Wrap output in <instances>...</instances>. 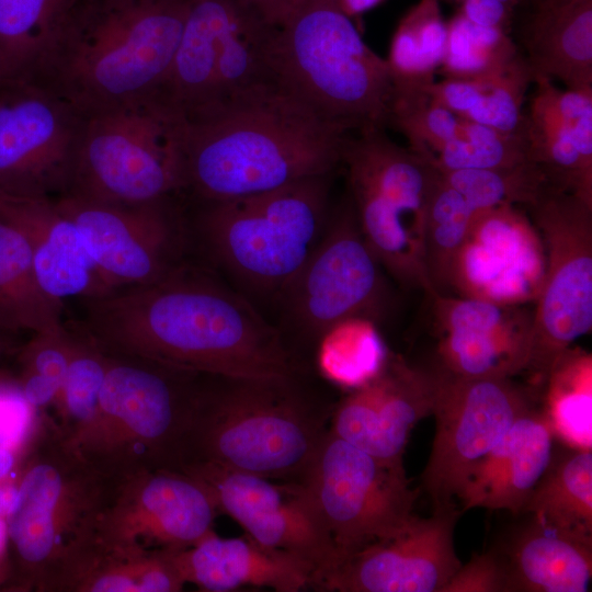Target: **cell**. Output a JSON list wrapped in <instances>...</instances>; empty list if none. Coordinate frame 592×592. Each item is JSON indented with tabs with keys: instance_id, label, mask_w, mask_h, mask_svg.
I'll return each instance as SVG.
<instances>
[{
	"instance_id": "1",
	"label": "cell",
	"mask_w": 592,
	"mask_h": 592,
	"mask_svg": "<svg viewBox=\"0 0 592 592\" xmlns=\"http://www.w3.org/2000/svg\"><path fill=\"white\" fill-rule=\"evenodd\" d=\"M86 335L110 354L244 378L306 375L282 332L241 295L183 266L88 299Z\"/></svg>"
},
{
	"instance_id": "2",
	"label": "cell",
	"mask_w": 592,
	"mask_h": 592,
	"mask_svg": "<svg viewBox=\"0 0 592 592\" xmlns=\"http://www.w3.org/2000/svg\"><path fill=\"white\" fill-rule=\"evenodd\" d=\"M349 134L275 82L262 84L185 119L184 190L218 202L332 174Z\"/></svg>"
},
{
	"instance_id": "3",
	"label": "cell",
	"mask_w": 592,
	"mask_h": 592,
	"mask_svg": "<svg viewBox=\"0 0 592 592\" xmlns=\"http://www.w3.org/2000/svg\"><path fill=\"white\" fill-rule=\"evenodd\" d=\"M305 377L198 373L180 467L207 463L273 480H300L330 430L335 406Z\"/></svg>"
},
{
	"instance_id": "4",
	"label": "cell",
	"mask_w": 592,
	"mask_h": 592,
	"mask_svg": "<svg viewBox=\"0 0 592 592\" xmlns=\"http://www.w3.org/2000/svg\"><path fill=\"white\" fill-rule=\"evenodd\" d=\"M191 0H77L36 79L84 116L151 94Z\"/></svg>"
},
{
	"instance_id": "5",
	"label": "cell",
	"mask_w": 592,
	"mask_h": 592,
	"mask_svg": "<svg viewBox=\"0 0 592 592\" xmlns=\"http://www.w3.org/2000/svg\"><path fill=\"white\" fill-rule=\"evenodd\" d=\"M273 81L348 133L384 129L395 83L386 58L363 41L335 0H303L275 26Z\"/></svg>"
},
{
	"instance_id": "6",
	"label": "cell",
	"mask_w": 592,
	"mask_h": 592,
	"mask_svg": "<svg viewBox=\"0 0 592 592\" xmlns=\"http://www.w3.org/2000/svg\"><path fill=\"white\" fill-rule=\"evenodd\" d=\"M113 482L47 422L5 515L16 588L50 592L58 576L94 539Z\"/></svg>"
},
{
	"instance_id": "7",
	"label": "cell",
	"mask_w": 592,
	"mask_h": 592,
	"mask_svg": "<svg viewBox=\"0 0 592 592\" xmlns=\"http://www.w3.org/2000/svg\"><path fill=\"white\" fill-rule=\"evenodd\" d=\"M106 354L96 410L65 439L112 481L145 470H179L198 373Z\"/></svg>"
},
{
	"instance_id": "8",
	"label": "cell",
	"mask_w": 592,
	"mask_h": 592,
	"mask_svg": "<svg viewBox=\"0 0 592 592\" xmlns=\"http://www.w3.org/2000/svg\"><path fill=\"white\" fill-rule=\"evenodd\" d=\"M184 136V117L156 93L89 114L64 195L112 205L171 198L185 186Z\"/></svg>"
},
{
	"instance_id": "9",
	"label": "cell",
	"mask_w": 592,
	"mask_h": 592,
	"mask_svg": "<svg viewBox=\"0 0 592 592\" xmlns=\"http://www.w3.org/2000/svg\"><path fill=\"white\" fill-rule=\"evenodd\" d=\"M331 174L218 202H204L201 230L216 260L259 294L280 295L318 244Z\"/></svg>"
},
{
	"instance_id": "10",
	"label": "cell",
	"mask_w": 592,
	"mask_h": 592,
	"mask_svg": "<svg viewBox=\"0 0 592 592\" xmlns=\"http://www.w3.org/2000/svg\"><path fill=\"white\" fill-rule=\"evenodd\" d=\"M340 164L362 235L382 267L405 287L435 293L425 267L424 228L437 169L384 129L349 134Z\"/></svg>"
},
{
	"instance_id": "11",
	"label": "cell",
	"mask_w": 592,
	"mask_h": 592,
	"mask_svg": "<svg viewBox=\"0 0 592 592\" xmlns=\"http://www.w3.org/2000/svg\"><path fill=\"white\" fill-rule=\"evenodd\" d=\"M546 253L526 371L546 379L558 357L592 328V205L555 187L527 206Z\"/></svg>"
},
{
	"instance_id": "12",
	"label": "cell",
	"mask_w": 592,
	"mask_h": 592,
	"mask_svg": "<svg viewBox=\"0 0 592 592\" xmlns=\"http://www.w3.org/2000/svg\"><path fill=\"white\" fill-rule=\"evenodd\" d=\"M300 481L331 535L339 563L401 530L414 515L420 493L410 487L403 465L382 460L331 430Z\"/></svg>"
},
{
	"instance_id": "13",
	"label": "cell",
	"mask_w": 592,
	"mask_h": 592,
	"mask_svg": "<svg viewBox=\"0 0 592 592\" xmlns=\"http://www.w3.org/2000/svg\"><path fill=\"white\" fill-rule=\"evenodd\" d=\"M382 265L366 243L348 198L332 216L298 274L278 295L292 328L317 343L352 317L374 320L385 293Z\"/></svg>"
},
{
	"instance_id": "14",
	"label": "cell",
	"mask_w": 592,
	"mask_h": 592,
	"mask_svg": "<svg viewBox=\"0 0 592 592\" xmlns=\"http://www.w3.org/2000/svg\"><path fill=\"white\" fill-rule=\"evenodd\" d=\"M436 373L435 434L421 475L433 509L454 503L471 468L532 409L511 378H459Z\"/></svg>"
},
{
	"instance_id": "15",
	"label": "cell",
	"mask_w": 592,
	"mask_h": 592,
	"mask_svg": "<svg viewBox=\"0 0 592 592\" xmlns=\"http://www.w3.org/2000/svg\"><path fill=\"white\" fill-rule=\"evenodd\" d=\"M203 482L219 512L235 520L255 543L291 555L315 572L314 588L338 566L339 555L309 491L300 480H281L207 463L180 467Z\"/></svg>"
},
{
	"instance_id": "16",
	"label": "cell",
	"mask_w": 592,
	"mask_h": 592,
	"mask_svg": "<svg viewBox=\"0 0 592 592\" xmlns=\"http://www.w3.org/2000/svg\"><path fill=\"white\" fill-rule=\"evenodd\" d=\"M218 513L210 491L191 475L145 470L113 482L94 540L129 554L177 553L210 533Z\"/></svg>"
},
{
	"instance_id": "17",
	"label": "cell",
	"mask_w": 592,
	"mask_h": 592,
	"mask_svg": "<svg viewBox=\"0 0 592 592\" xmlns=\"http://www.w3.org/2000/svg\"><path fill=\"white\" fill-rule=\"evenodd\" d=\"M84 115L45 87L0 86V189L59 197L67 193Z\"/></svg>"
},
{
	"instance_id": "18",
	"label": "cell",
	"mask_w": 592,
	"mask_h": 592,
	"mask_svg": "<svg viewBox=\"0 0 592 592\" xmlns=\"http://www.w3.org/2000/svg\"><path fill=\"white\" fill-rule=\"evenodd\" d=\"M171 200L112 205L70 195L55 198L77 226L109 292L155 282L179 266L181 225Z\"/></svg>"
},
{
	"instance_id": "19",
	"label": "cell",
	"mask_w": 592,
	"mask_h": 592,
	"mask_svg": "<svg viewBox=\"0 0 592 592\" xmlns=\"http://www.w3.org/2000/svg\"><path fill=\"white\" fill-rule=\"evenodd\" d=\"M546 253L532 219L516 205L478 210L455 254L447 291L502 305L535 303L545 278Z\"/></svg>"
},
{
	"instance_id": "20",
	"label": "cell",
	"mask_w": 592,
	"mask_h": 592,
	"mask_svg": "<svg viewBox=\"0 0 592 592\" xmlns=\"http://www.w3.org/2000/svg\"><path fill=\"white\" fill-rule=\"evenodd\" d=\"M455 503L413 515L395 534L349 555L318 584L319 591L443 592L463 565L454 544Z\"/></svg>"
},
{
	"instance_id": "21",
	"label": "cell",
	"mask_w": 592,
	"mask_h": 592,
	"mask_svg": "<svg viewBox=\"0 0 592 592\" xmlns=\"http://www.w3.org/2000/svg\"><path fill=\"white\" fill-rule=\"evenodd\" d=\"M440 367L459 378H512L526 371L534 310L477 298L429 294Z\"/></svg>"
},
{
	"instance_id": "22",
	"label": "cell",
	"mask_w": 592,
	"mask_h": 592,
	"mask_svg": "<svg viewBox=\"0 0 592 592\" xmlns=\"http://www.w3.org/2000/svg\"><path fill=\"white\" fill-rule=\"evenodd\" d=\"M436 373L387 356L380 371L334 406L330 430L371 455L403 465L412 428L432 415Z\"/></svg>"
},
{
	"instance_id": "23",
	"label": "cell",
	"mask_w": 592,
	"mask_h": 592,
	"mask_svg": "<svg viewBox=\"0 0 592 592\" xmlns=\"http://www.w3.org/2000/svg\"><path fill=\"white\" fill-rule=\"evenodd\" d=\"M525 113L530 159L555 189L592 204V88H557L534 77Z\"/></svg>"
},
{
	"instance_id": "24",
	"label": "cell",
	"mask_w": 592,
	"mask_h": 592,
	"mask_svg": "<svg viewBox=\"0 0 592 592\" xmlns=\"http://www.w3.org/2000/svg\"><path fill=\"white\" fill-rule=\"evenodd\" d=\"M0 218L14 226L30 244L38 284L62 306L64 299H93L109 293L75 223L55 198L22 195L0 189Z\"/></svg>"
},
{
	"instance_id": "25",
	"label": "cell",
	"mask_w": 592,
	"mask_h": 592,
	"mask_svg": "<svg viewBox=\"0 0 592 592\" xmlns=\"http://www.w3.org/2000/svg\"><path fill=\"white\" fill-rule=\"evenodd\" d=\"M544 412L530 409L468 473L456 498L463 511L483 508L520 514L554 455Z\"/></svg>"
},
{
	"instance_id": "26",
	"label": "cell",
	"mask_w": 592,
	"mask_h": 592,
	"mask_svg": "<svg viewBox=\"0 0 592 592\" xmlns=\"http://www.w3.org/2000/svg\"><path fill=\"white\" fill-rule=\"evenodd\" d=\"M184 583L207 592H229L243 587L298 592L314 588L315 572L306 562L269 549L248 535L221 538L214 531L195 545L170 553Z\"/></svg>"
},
{
	"instance_id": "27",
	"label": "cell",
	"mask_w": 592,
	"mask_h": 592,
	"mask_svg": "<svg viewBox=\"0 0 592 592\" xmlns=\"http://www.w3.org/2000/svg\"><path fill=\"white\" fill-rule=\"evenodd\" d=\"M249 5L243 0H191L170 69L155 92L187 119L207 107L223 43Z\"/></svg>"
},
{
	"instance_id": "28",
	"label": "cell",
	"mask_w": 592,
	"mask_h": 592,
	"mask_svg": "<svg viewBox=\"0 0 592 592\" xmlns=\"http://www.w3.org/2000/svg\"><path fill=\"white\" fill-rule=\"evenodd\" d=\"M511 592H587L592 535L545 525L534 517L498 549Z\"/></svg>"
},
{
	"instance_id": "29",
	"label": "cell",
	"mask_w": 592,
	"mask_h": 592,
	"mask_svg": "<svg viewBox=\"0 0 592 592\" xmlns=\"http://www.w3.org/2000/svg\"><path fill=\"white\" fill-rule=\"evenodd\" d=\"M524 42L533 78L557 79L568 89L592 88V0L536 7Z\"/></svg>"
},
{
	"instance_id": "30",
	"label": "cell",
	"mask_w": 592,
	"mask_h": 592,
	"mask_svg": "<svg viewBox=\"0 0 592 592\" xmlns=\"http://www.w3.org/2000/svg\"><path fill=\"white\" fill-rule=\"evenodd\" d=\"M184 584L170 553L129 554L93 539L58 576L50 592H178Z\"/></svg>"
},
{
	"instance_id": "31",
	"label": "cell",
	"mask_w": 592,
	"mask_h": 592,
	"mask_svg": "<svg viewBox=\"0 0 592 592\" xmlns=\"http://www.w3.org/2000/svg\"><path fill=\"white\" fill-rule=\"evenodd\" d=\"M77 0H0V80L33 82Z\"/></svg>"
},
{
	"instance_id": "32",
	"label": "cell",
	"mask_w": 592,
	"mask_h": 592,
	"mask_svg": "<svg viewBox=\"0 0 592 592\" xmlns=\"http://www.w3.org/2000/svg\"><path fill=\"white\" fill-rule=\"evenodd\" d=\"M521 513L557 528L592 535V451L555 453Z\"/></svg>"
},
{
	"instance_id": "33",
	"label": "cell",
	"mask_w": 592,
	"mask_h": 592,
	"mask_svg": "<svg viewBox=\"0 0 592 592\" xmlns=\"http://www.w3.org/2000/svg\"><path fill=\"white\" fill-rule=\"evenodd\" d=\"M545 415L554 435L568 447H592V357L571 346L555 362L547 377Z\"/></svg>"
},
{
	"instance_id": "34",
	"label": "cell",
	"mask_w": 592,
	"mask_h": 592,
	"mask_svg": "<svg viewBox=\"0 0 592 592\" xmlns=\"http://www.w3.org/2000/svg\"><path fill=\"white\" fill-rule=\"evenodd\" d=\"M447 37L439 0H420L399 22L387 59L396 89H422L434 81Z\"/></svg>"
},
{
	"instance_id": "35",
	"label": "cell",
	"mask_w": 592,
	"mask_h": 592,
	"mask_svg": "<svg viewBox=\"0 0 592 592\" xmlns=\"http://www.w3.org/2000/svg\"><path fill=\"white\" fill-rule=\"evenodd\" d=\"M274 29L275 25L266 23L250 7L243 11L223 43L208 106L274 82L269 65V45Z\"/></svg>"
},
{
	"instance_id": "36",
	"label": "cell",
	"mask_w": 592,
	"mask_h": 592,
	"mask_svg": "<svg viewBox=\"0 0 592 592\" xmlns=\"http://www.w3.org/2000/svg\"><path fill=\"white\" fill-rule=\"evenodd\" d=\"M316 344V364L321 376L352 389L372 379L388 356L374 321L365 317L333 325Z\"/></svg>"
},
{
	"instance_id": "37",
	"label": "cell",
	"mask_w": 592,
	"mask_h": 592,
	"mask_svg": "<svg viewBox=\"0 0 592 592\" xmlns=\"http://www.w3.org/2000/svg\"><path fill=\"white\" fill-rule=\"evenodd\" d=\"M477 210L437 170L425 214L424 260L434 292L447 293L452 261L464 242Z\"/></svg>"
},
{
	"instance_id": "38",
	"label": "cell",
	"mask_w": 592,
	"mask_h": 592,
	"mask_svg": "<svg viewBox=\"0 0 592 592\" xmlns=\"http://www.w3.org/2000/svg\"><path fill=\"white\" fill-rule=\"evenodd\" d=\"M519 55L508 31L468 22L459 13L447 22L439 69L445 78H474L500 71Z\"/></svg>"
},
{
	"instance_id": "39",
	"label": "cell",
	"mask_w": 592,
	"mask_h": 592,
	"mask_svg": "<svg viewBox=\"0 0 592 592\" xmlns=\"http://www.w3.org/2000/svg\"><path fill=\"white\" fill-rule=\"evenodd\" d=\"M422 156L440 171L506 168L531 161L525 130L502 132L465 118L449 143L432 156Z\"/></svg>"
},
{
	"instance_id": "40",
	"label": "cell",
	"mask_w": 592,
	"mask_h": 592,
	"mask_svg": "<svg viewBox=\"0 0 592 592\" xmlns=\"http://www.w3.org/2000/svg\"><path fill=\"white\" fill-rule=\"evenodd\" d=\"M440 172L477 212L502 204L528 206L551 186L543 169L533 161L506 168Z\"/></svg>"
},
{
	"instance_id": "41",
	"label": "cell",
	"mask_w": 592,
	"mask_h": 592,
	"mask_svg": "<svg viewBox=\"0 0 592 592\" xmlns=\"http://www.w3.org/2000/svg\"><path fill=\"white\" fill-rule=\"evenodd\" d=\"M107 354L87 337L73 335L69 366L55 400L60 415L59 431L73 437L93 417L100 398Z\"/></svg>"
},
{
	"instance_id": "42",
	"label": "cell",
	"mask_w": 592,
	"mask_h": 592,
	"mask_svg": "<svg viewBox=\"0 0 592 592\" xmlns=\"http://www.w3.org/2000/svg\"><path fill=\"white\" fill-rule=\"evenodd\" d=\"M388 124L412 150L432 156L458 134L462 117L433 103L423 89H395Z\"/></svg>"
},
{
	"instance_id": "43",
	"label": "cell",
	"mask_w": 592,
	"mask_h": 592,
	"mask_svg": "<svg viewBox=\"0 0 592 592\" xmlns=\"http://www.w3.org/2000/svg\"><path fill=\"white\" fill-rule=\"evenodd\" d=\"M533 73L525 58L517 56L498 72L487 75L481 93L465 119L502 132H522L524 103Z\"/></svg>"
},
{
	"instance_id": "44",
	"label": "cell",
	"mask_w": 592,
	"mask_h": 592,
	"mask_svg": "<svg viewBox=\"0 0 592 592\" xmlns=\"http://www.w3.org/2000/svg\"><path fill=\"white\" fill-rule=\"evenodd\" d=\"M72 348L73 335L65 327L56 331L33 333L31 340L18 349L22 374L42 377L61 387Z\"/></svg>"
},
{
	"instance_id": "45",
	"label": "cell",
	"mask_w": 592,
	"mask_h": 592,
	"mask_svg": "<svg viewBox=\"0 0 592 592\" xmlns=\"http://www.w3.org/2000/svg\"><path fill=\"white\" fill-rule=\"evenodd\" d=\"M443 592H511L498 549L473 556L466 565L460 566Z\"/></svg>"
},
{
	"instance_id": "46",
	"label": "cell",
	"mask_w": 592,
	"mask_h": 592,
	"mask_svg": "<svg viewBox=\"0 0 592 592\" xmlns=\"http://www.w3.org/2000/svg\"><path fill=\"white\" fill-rule=\"evenodd\" d=\"M512 10L501 0H462L458 13L473 24L508 31Z\"/></svg>"
},
{
	"instance_id": "47",
	"label": "cell",
	"mask_w": 592,
	"mask_h": 592,
	"mask_svg": "<svg viewBox=\"0 0 592 592\" xmlns=\"http://www.w3.org/2000/svg\"><path fill=\"white\" fill-rule=\"evenodd\" d=\"M266 23L280 25L288 16L291 0H243Z\"/></svg>"
},
{
	"instance_id": "48",
	"label": "cell",
	"mask_w": 592,
	"mask_h": 592,
	"mask_svg": "<svg viewBox=\"0 0 592 592\" xmlns=\"http://www.w3.org/2000/svg\"><path fill=\"white\" fill-rule=\"evenodd\" d=\"M384 0H335L339 8L349 16H358L378 5Z\"/></svg>"
},
{
	"instance_id": "49",
	"label": "cell",
	"mask_w": 592,
	"mask_h": 592,
	"mask_svg": "<svg viewBox=\"0 0 592 592\" xmlns=\"http://www.w3.org/2000/svg\"><path fill=\"white\" fill-rule=\"evenodd\" d=\"M14 332L0 316V357L18 350L13 339Z\"/></svg>"
},
{
	"instance_id": "50",
	"label": "cell",
	"mask_w": 592,
	"mask_h": 592,
	"mask_svg": "<svg viewBox=\"0 0 592 592\" xmlns=\"http://www.w3.org/2000/svg\"><path fill=\"white\" fill-rule=\"evenodd\" d=\"M14 466V455L8 447L0 446V485Z\"/></svg>"
},
{
	"instance_id": "51",
	"label": "cell",
	"mask_w": 592,
	"mask_h": 592,
	"mask_svg": "<svg viewBox=\"0 0 592 592\" xmlns=\"http://www.w3.org/2000/svg\"><path fill=\"white\" fill-rule=\"evenodd\" d=\"M456 1H459V2H460L462 0H456ZM501 1H503L505 4H508L510 8L513 9L515 5L519 4V2H520L521 0H501Z\"/></svg>"
},
{
	"instance_id": "52",
	"label": "cell",
	"mask_w": 592,
	"mask_h": 592,
	"mask_svg": "<svg viewBox=\"0 0 592 592\" xmlns=\"http://www.w3.org/2000/svg\"><path fill=\"white\" fill-rule=\"evenodd\" d=\"M534 1H535V5L539 7V5H544V4H547L557 0H534Z\"/></svg>"
},
{
	"instance_id": "53",
	"label": "cell",
	"mask_w": 592,
	"mask_h": 592,
	"mask_svg": "<svg viewBox=\"0 0 592 592\" xmlns=\"http://www.w3.org/2000/svg\"><path fill=\"white\" fill-rule=\"evenodd\" d=\"M8 383H9V380L7 378L0 376V388L3 387Z\"/></svg>"
},
{
	"instance_id": "54",
	"label": "cell",
	"mask_w": 592,
	"mask_h": 592,
	"mask_svg": "<svg viewBox=\"0 0 592 592\" xmlns=\"http://www.w3.org/2000/svg\"><path fill=\"white\" fill-rule=\"evenodd\" d=\"M0 86H1V80H0Z\"/></svg>"
}]
</instances>
